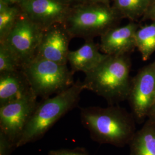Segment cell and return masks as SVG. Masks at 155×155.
<instances>
[{"instance_id":"6da1fadb","label":"cell","mask_w":155,"mask_h":155,"mask_svg":"<svg viewBox=\"0 0 155 155\" xmlns=\"http://www.w3.org/2000/svg\"><path fill=\"white\" fill-rule=\"evenodd\" d=\"M81 121L91 139L100 144L123 147L136 133L133 117L118 106H90L81 109Z\"/></svg>"},{"instance_id":"7a4b0ae2","label":"cell","mask_w":155,"mask_h":155,"mask_svg":"<svg viewBox=\"0 0 155 155\" xmlns=\"http://www.w3.org/2000/svg\"><path fill=\"white\" fill-rule=\"evenodd\" d=\"M131 62L127 55L109 56L93 70L85 74L83 84L88 90L105 98L110 104L127 98L131 81Z\"/></svg>"},{"instance_id":"3957f363","label":"cell","mask_w":155,"mask_h":155,"mask_svg":"<svg viewBox=\"0 0 155 155\" xmlns=\"http://www.w3.org/2000/svg\"><path fill=\"white\" fill-rule=\"evenodd\" d=\"M84 90L83 83L78 81L53 97L38 102L17 148L41 139L56 122L78 105Z\"/></svg>"},{"instance_id":"277c9868","label":"cell","mask_w":155,"mask_h":155,"mask_svg":"<svg viewBox=\"0 0 155 155\" xmlns=\"http://www.w3.org/2000/svg\"><path fill=\"white\" fill-rule=\"evenodd\" d=\"M38 97L45 99L71 87L73 74L67 64H61L35 56L21 68Z\"/></svg>"},{"instance_id":"5b68a950","label":"cell","mask_w":155,"mask_h":155,"mask_svg":"<svg viewBox=\"0 0 155 155\" xmlns=\"http://www.w3.org/2000/svg\"><path fill=\"white\" fill-rule=\"evenodd\" d=\"M118 16L116 12L106 5L89 4L70 11L63 25L72 38H81L86 40L101 36L116 27Z\"/></svg>"},{"instance_id":"8992f818","label":"cell","mask_w":155,"mask_h":155,"mask_svg":"<svg viewBox=\"0 0 155 155\" xmlns=\"http://www.w3.org/2000/svg\"><path fill=\"white\" fill-rule=\"evenodd\" d=\"M44 31L21 12L13 28L0 43L5 45L22 67L36 55Z\"/></svg>"},{"instance_id":"52a82bcc","label":"cell","mask_w":155,"mask_h":155,"mask_svg":"<svg viewBox=\"0 0 155 155\" xmlns=\"http://www.w3.org/2000/svg\"><path fill=\"white\" fill-rule=\"evenodd\" d=\"M37 98L32 91L20 99L0 106V132L16 148L38 103Z\"/></svg>"},{"instance_id":"ba28073f","label":"cell","mask_w":155,"mask_h":155,"mask_svg":"<svg viewBox=\"0 0 155 155\" xmlns=\"http://www.w3.org/2000/svg\"><path fill=\"white\" fill-rule=\"evenodd\" d=\"M127 98L137 120L148 117L155 102V61L141 69L133 79Z\"/></svg>"},{"instance_id":"9c48e42d","label":"cell","mask_w":155,"mask_h":155,"mask_svg":"<svg viewBox=\"0 0 155 155\" xmlns=\"http://www.w3.org/2000/svg\"><path fill=\"white\" fill-rule=\"evenodd\" d=\"M18 6L25 16L43 29L64 24L71 11L66 0H24Z\"/></svg>"},{"instance_id":"30bf717a","label":"cell","mask_w":155,"mask_h":155,"mask_svg":"<svg viewBox=\"0 0 155 155\" xmlns=\"http://www.w3.org/2000/svg\"><path fill=\"white\" fill-rule=\"evenodd\" d=\"M72 37L63 24H55L45 29L36 57L61 64L68 63V46Z\"/></svg>"},{"instance_id":"8fae6325","label":"cell","mask_w":155,"mask_h":155,"mask_svg":"<svg viewBox=\"0 0 155 155\" xmlns=\"http://www.w3.org/2000/svg\"><path fill=\"white\" fill-rule=\"evenodd\" d=\"M139 28L134 22L110 28L101 36L100 50L108 55H127L136 48V34Z\"/></svg>"},{"instance_id":"7c38bea8","label":"cell","mask_w":155,"mask_h":155,"mask_svg":"<svg viewBox=\"0 0 155 155\" xmlns=\"http://www.w3.org/2000/svg\"><path fill=\"white\" fill-rule=\"evenodd\" d=\"M100 46L93 39L86 40L84 44L75 51H70L68 55L73 72L81 71L86 74L93 70L109 55L100 52Z\"/></svg>"},{"instance_id":"4fadbf2b","label":"cell","mask_w":155,"mask_h":155,"mask_svg":"<svg viewBox=\"0 0 155 155\" xmlns=\"http://www.w3.org/2000/svg\"><path fill=\"white\" fill-rule=\"evenodd\" d=\"M32 91L22 70L0 74V106L20 99Z\"/></svg>"},{"instance_id":"5bb4252c","label":"cell","mask_w":155,"mask_h":155,"mask_svg":"<svg viewBox=\"0 0 155 155\" xmlns=\"http://www.w3.org/2000/svg\"><path fill=\"white\" fill-rule=\"evenodd\" d=\"M130 155H155V122L148 120L133 136Z\"/></svg>"},{"instance_id":"9a60e30c","label":"cell","mask_w":155,"mask_h":155,"mask_svg":"<svg viewBox=\"0 0 155 155\" xmlns=\"http://www.w3.org/2000/svg\"><path fill=\"white\" fill-rule=\"evenodd\" d=\"M136 48L146 61L155 52V21L139 28L136 34Z\"/></svg>"},{"instance_id":"2e32d148","label":"cell","mask_w":155,"mask_h":155,"mask_svg":"<svg viewBox=\"0 0 155 155\" xmlns=\"http://www.w3.org/2000/svg\"><path fill=\"white\" fill-rule=\"evenodd\" d=\"M150 0H114L115 11L120 16L136 20L145 14Z\"/></svg>"},{"instance_id":"e0dca14e","label":"cell","mask_w":155,"mask_h":155,"mask_svg":"<svg viewBox=\"0 0 155 155\" xmlns=\"http://www.w3.org/2000/svg\"><path fill=\"white\" fill-rule=\"evenodd\" d=\"M0 0V42L5 39L21 15V9Z\"/></svg>"},{"instance_id":"ac0fdd59","label":"cell","mask_w":155,"mask_h":155,"mask_svg":"<svg viewBox=\"0 0 155 155\" xmlns=\"http://www.w3.org/2000/svg\"><path fill=\"white\" fill-rule=\"evenodd\" d=\"M22 66L5 45L0 43V74L21 70Z\"/></svg>"},{"instance_id":"d6986e66","label":"cell","mask_w":155,"mask_h":155,"mask_svg":"<svg viewBox=\"0 0 155 155\" xmlns=\"http://www.w3.org/2000/svg\"><path fill=\"white\" fill-rule=\"evenodd\" d=\"M15 148V145L4 133L0 132V155H11Z\"/></svg>"},{"instance_id":"ffe728a7","label":"cell","mask_w":155,"mask_h":155,"mask_svg":"<svg viewBox=\"0 0 155 155\" xmlns=\"http://www.w3.org/2000/svg\"><path fill=\"white\" fill-rule=\"evenodd\" d=\"M48 155H89L86 150L83 148L60 149L52 150L48 152Z\"/></svg>"},{"instance_id":"44dd1931","label":"cell","mask_w":155,"mask_h":155,"mask_svg":"<svg viewBox=\"0 0 155 155\" xmlns=\"http://www.w3.org/2000/svg\"><path fill=\"white\" fill-rule=\"evenodd\" d=\"M144 16L145 18L150 19L153 21H155V3L152 6L148 7L144 14Z\"/></svg>"},{"instance_id":"7402d4cb","label":"cell","mask_w":155,"mask_h":155,"mask_svg":"<svg viewBox=\"0 0 155 155\" xmlns=\"http://www.w3.org/2000/svg\"><path fill=\"white\" fill-rule=\"evenodd\" d=\"M148 117L149 118V120L155 122V102L150 110Z\"/></svg>"},{"instance_id":"603a6c76","label":"cell","mask_w":155,"mask_h":155,"mask_svg":"<svg viewBox=\"0 0 155 155\" xmlns=\"http://www.w3.org/2000/svg\"><path fill=\"white\" fill-rule=\"evenodd\" d=\"M90 2V4H102L103 5H106L108 2L109 0H87Z\"/></svg>"},{"instance_id":"cb8c5ba5","label":"cell","mask_w":155,"mask_h":155,"mask_svg":"<svg viewBox=\"0 0 155 155\" xmlns=\"http://www.w3.org/2000/svg\"><path fill=\"white\" fill-rule=\"evenodd\" d=\"M4 1L9 5L15 4H17L18 5H19L24 0H4Z\"/></svg>"}]
</instances>
